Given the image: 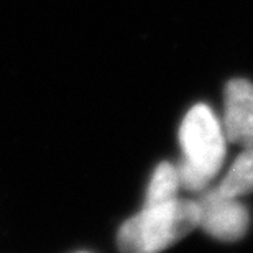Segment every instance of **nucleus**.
<instances>
[{
    "label": "nucleus",
    "mask_w": 253,
    "mask_h": 253,
    "mask_svg": "<svg viewBox=\"0 0 253 253\" xmlns=\"http://www.w3.org/2000/svg\"><path fill=\"white\" fill-rule=\"evenodd\" d=\"M222 192L234 197H242L253 192V145L245 146V150L237 156L229 173L217 186Z\"/></svg>",
    "instance_id": "nucleus-5"
},
{
    "label": "nucleus",
    "mask_w": 253,
    "mask_h": 253,
    "mask_svg": "<svg viewBox=\"0 0 253 253\" xmlns=\"http://www.w3.org/2000/svg\"><path fill=\"white\" fill-rule=\"evenodd\" d=\"M179 176L174 165L163 161L156 166L153 178L150 181L148 191L145 197V207L165 204V202L174 201L179 192Z\"/></svg>",
    "instance_id": "nucleus-6"
},
{
    "label": "nucleus",
    "mask_w": 253,
    "mask_h": 253,
    "mask_svg": "<svg viewBox=\"0 0 253 253\" xmlns=\"http://www.w3.org/2000/svg\"><path fill=\"white\" fill-rule=\"evenodd\" d=\"M199 204V227L222 242L240 240L250 225L249 209L239 197L229 196L219 188L204 189Z\"/></svg>",
    "instance_id": "nucleus-3"
},
{
    "label": "nucleus",
    "mask_w": 253,
    "mask_h": 253,
    "mask_svg": "<svg viewBox=\"0 0 253 253\" xmlns=\"http://www.w3.org/2000/svg\"><path fill=\"white\" fill-rule=\"evenodd\" d=\"M184 158L176 166L181 188L204 191L225 160V133L206 104L194 105L179 126Z\"/></svg>",
    "instance_id": "nucleus-1"
},
{
    "label": "nucleus",
    "mask_w": 253,
    "mask_h": 253,
    "mask_svg": "<svg viewBox=\"0 0 253 253\" xmlns=\"http://www.w3.org/2000/svg\"><path fill=\"white\" fill-rule=\"evenodd\" d=\"M224 130L229 141L240 146L253 145V84L232 79L224 94Z\"/></svg>",
    "instance_id": "nucleus-4"
},
{
    "label": "nucleus",
    "mask_w": 253,
    "mask_h": 253,
    "mask_svg": "<svg viewBox=\"0 0 253 253\" xmlns=\"http://www.w3.org/2000/svg\"><path fill=\"white\" fill-rule=\"evenodd\" d=\"M199 227L197 201L179 199L150 206L124 222L117 235L122 252L155 253L161 252Z\"/></svg>",
    "instance_id": "nucleus-2"
}]
</instances>
